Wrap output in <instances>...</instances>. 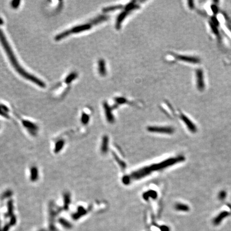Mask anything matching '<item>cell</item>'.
<instances>
[{"label":"cell","mask_w":231,"mask_h":231,"mask_svg":"<svg viewBox=\"0 0 231 231\" xmlns=\"http://www.w3.org/2000/svg\"><path fill=\"white\" fill-rule=\"evenodd\" d=\"M0 42L3 46V47L5 50V52L9 57V60H10V62L13 65V66L15 68V70L17 71V72L20 76H22V77H24V78L28 80H30L35 84H37L40 87H42V88H44V87H46V84L44 82L42 81V80L38 79L35 76L28 73V72L26 71L20 66L19 63L18 62L17 60L15 57V55H14L10 45L7 42L5 35H4L1 29H0Z\"/></svg>","instance_id":"cell-1"},{"label":"cell","mask_w":231,"mask_h":231,"mask_svg":"<svg viewBox=\"0 0 231 231\" xmlns=\"http://www.w3.org/2000/svg\"><path fill=\"white\" fill-rule=\"evenodd\" d=\"M185 161V157L182 156H180L177 157L176 158H170V159H167L164 161H162L159 164H154L152 165L151 166H149L150 170L152 171H157L161 169H163L167 167H170L172 165L178 163L179 162L184 161Z\"/></svg>","instance_id":"cell-2"},{"label":"cell","mask_w":231,"mask_h":231,"mask_svg":"<svg viewBox=\"0 0 231 231\" xmlns=\"http://www.w3.org/2000/svg\"><path fill=\"white\" fill-rule=\"evenodd\" d=\"M152 172L150 167H144L143 168L137 170L136 171L133 172L129 176L131 179L138 180L147 176L148 175L150 174Z\"/></svg>","instance_id":"cell-3"},{"label":"cell","mask_w":231,"mask_h":231,"mask_svg":"<svg viewBox=\"0 0 231 231\" xmlns=\"http://www.w3.org/2000/svg\"><path fill=\"white\" fill-rule=\"evenodd\" d=\"M147 129L149 132L162 134H171L174 132L173 128L169 126H149Z\"/></svg>","instance_id":"cell-4"},{"label":"cell","mask_w":231,"mask_h":231,"mask_svg":"<svg viewBox=\"0 0 231 231\" xmlns=\"http://www.w3.org/2000/svg\"><path fill=\"white\" fill-rule=\"evenodd\" d=\"M172 57H174L176 59L185 62L190 63L196 64L200 62V60L197 57H193V56H188L186 55H178L173 53H171Z\"/></svg>","instance_id":"cell-5"},{"label":"cell","mask_w":231,"mask_h":231,"mask_svg":"<svg viewBox=\"0 0 231 231\" xmlns=\"http://www.w3.org/2000/svg\"><path fill=\"white\" fill-rule=\"evenodd\" d=\"M196 84L197 88L200 90H202L204 88V83L203 75V72L201 70H196Z\"/></svg>","instance_id":"cell-6"},{"label":"cell","mask_w":231,"mask_h":231,"mask_svg":"<svg viewBox=\"0 0 231 231\" xmlns=\"http://www.w3.org/2000/svg\"><path fill=\"white\" fill-rule=\"evenodd\" d=\"M180 118H181L182 120L184 122V123H185V124L186 125L188 129H189L191 132H193L194 133L197 131L196 126L188 117H187L186 115L181 114Z\"/></svg>","instance_id":"cell-7"},{"label":"cell","mask_w":231,"mask_h":231,"mask_svg":"<svg viewBox=\"0 0 231 231\" xmlns=\"http://www.w3.org/2000/svg\"><path fill=\"white\" fill-rule=\"evenodd\" d=\"M103 107L107 120L111 123H113L114 121V114H112L111 107H110L109 105L107 103V102H104Z\"/></svg>","instance_id":"cell-8"},{"label":"cell","mask_w":231,"mask_h":231,"mask_svg":"<svg viewBox=\"0 0 231 231\" xmlns=\"http://www.w3.org/2000/svg\"><path fill=\"white\" fill-rule=\"evenodd\" d=\"M131 13L129 11L127 10L126 9H124V10L120 13L117 17L116 19V28L117 29H119L120 28L122 22L125 20V19L126 18L128 15H129Z\"/></svg>","instance_id":"cell-9"},{"label":"cell","mask_w":231,"mask_h":231,"mask_svg":"<svg viewBox=\"0 0 231 231\" xmlns=\"http://www.w3.org/2000/svg\"><path fill=\"white\" fill-rule=\"evenodd\" d=\"M98 71L99 72V75L102 76H105L107 74V70H106V66L104 60L101 59L98 62Z\"/></svg>","instance_id":"cell-10"},{"label":"cell","mask_w":231,"mask_h":231,"mask_svg":"<svg viewBox=\"0 0 231 231\" xmlns=\"http://www.w3.org/2000/svg\"><path fill=\"white\" fill-rule=\"evenodd\" d=\"M108 144H109V139L107 136H105L102 140L101 151L103 153H106L108 150Z\"/></svg>","instance_id":"cell-11"},{"label":"cell","mask_w":231,"mask_h":231,"mask_svg":"<svg viewBox=\"0 0 231 231\" xmlns=\"http://www.w3.org/2000/svg\"><path fill=\"white\" fill-rule=\"evenodd\" d=\"M108 18V17L105 16V15H101V16H99V17H97L96 18H94L93 20H92L90 22L92 23L93 25H95V24H99L100 22H103L105 20H107Z\"/></svg>","instance_id":"cell-12"},{"label":"cell","mask_w":231,"mask_h":231,"mask_svg":"<svg viewBox=\"0 0 231 231\" xmlns=\"http://www.w3.org/2000/svg\"><path fill=\"white\" fill-rule=\"evenodd\" d=\"M229 215V212H226V211H223L221 212V214L219 215L214 220V223L216 224H218L220 223V222L221 221L222 219H223L225 217Z\"/></svg>","instance_id":"cell-13"},{"label":"cell","mask_w":231,"mask_h":231,"mask_svg":"<svg viewBox=\"0 0 231 231\" xmlns=\"http://www.w3.org/2000/svg\"><path fill=\"white\" fill-rule=\"evenodd\" d=\"M175 208L176 210L180 211H188L189 209V206L187 205L182 203L176 204Z\"/></svg>","instance_id":"cell-14"},{"label":"cell","mask_w":231,"mask_h":231,"mask_svg":"<svg viewBox=\"0 0 231 231\" xmlns=\"http://www.w3.org/2000/svg\"><path fill=\"white\" fill-rule=\"evenodd\" d=\"M156 196L157 194L155 191H150L145 193L144 195V199H147V197H153V198L154 199Z\"/></svg>","instance_id":"cell-15"},{"label":"cell","mask_w":231,"mask_h":231,"mask_svg":"<svg viewBox=\"0 0 231 231\" xmlns=\"http://www.w3.org/2000/svg\"><path fill=\"white\" fill-rule=\"evenodd\" d=\"M122 6L121 5H116V6H113V7H107L106 9H105L103 11L105 12H108V11H114L117 9H119V8H122Z\"/></svg>","instance_id":"cell-16"},{"label":"cell","mask_w":231,"mask_h":231,"mask_svg":"<svg viewBox=\"0 0 231 231\" xmlns=\"http://www.w3.org/2000/svg\"><path fill=\"white\" fill-rule=\"evenodd\" d=\"M226 195H227V193H226V191H222L219 193L218 199L220 200H223L226 198Z\"/></svg>","instance_id":"cell-17"},{"label":"cell","mask_w":231,"mask_h":231,"mask_svg":"<svg viewBox=\"0 0 231 231\" xmlns=\"http://www.w3.org/2000/svg\"><path fill=\"white\" fill-rule=\"evenodd\" d=\"M77 77V75L76 73H72L71 75H70L69 77L67 78V83H69L72 81V80L75 79V78Z\"/></svg>","instance_id":"cell-18"},{"label":"cell","mask_w":231,"mask_h":231,"mask_svg":"<svg viewBox=\"0 0 231 231\" xmlns=\"http://www.w3.org/2000/svg\"><path fill=\"white\" fill-rule=\"evenodd\" d=\"M130 181H131V178H130V176H125L123 178V183L124 184H126V185L129 184Z\"/></svg>","instance_id":"cell-19"},{"label":"cell","mask_w":231,"mask_h":231,"mask_svg":"<svg viewBox=\"0 0 231 231\" xmlns=\"http://www.w3.org/2000/svg\"><path fill=\"white\" fill-rule=\"evenodd\" d=\"M89 120V116L86 114H83L82 117V121L84 123H87Z\"/></svg>","instance_id":"cell-20"},{"label":"cell","mask_w":231,"mask_h":231,"mask_svg":"<svg viewBox=\"0 0 231 231\" xmlns=\"http://www.w3.org/2000/svg\"><path fill=\"white\" fill-rule=\"evenodd\" d=\"M20 1H13L12 2V7H14V8H16V7H17L18 6H19V3H20Z\"/></svg>","instance_id":"cell-21"}]
</instances>
